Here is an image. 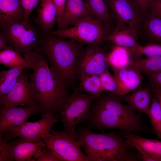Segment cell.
I'll return each mask as SVG.
<instances>
[{"mask_svg":"<svg viewBox=\"0 0 161 161\" xmlns=\"http://www.w3.org/2000/svg\"><path fill=\"white\" fill-rule=\"evenodd\" d=\"M101 86L103 91H107L117 94V84L114 76L110 73L109 69L99 75Z\"/></svg>","mask_w":161,"mask_h":161,"instance_id":"4dcf8cb0","label":"cell"},{"mask_svg":"<svg viewBox=\"0 0 161 161\" xmlns=\"http://www.w3.org/2000/svg\"><path fill=\"white\" fill-rule=\"evenodd\" d=\"M148 12L161 18V0H152L148 8Z\"/></svg>","mask_w":161,"mask_h":161,"instance_id":"8d00e7d4","label":"cell"},{"mask_svg":"<svg viewBox=\"0 0 161 161\" xmlns=\"http://www.w3.org/2000/svg\"><path fill=\"white\" fill-rule=\"evenodd\" d=\"M53 1L57 10V30L61 31L66 29L64 17L67 0H53Z\"/></svg>","mask_w":161,"mask_h":161,"instance_id":"1f68e13d","label":"cell"},{"mask_svg":"<svg viewBox=\"0 0 161 161\" xmlns=\"http://www.w3.org/2000/svg\"><path fill=\"white\" fill-rule=\"evenodd\" d=\"M42 118L34 122L25 121L18 126L9 130L12 138L21 137L33 140H39L43 137L50 134L54 124L58 121L54 114L42 113Z\"/></svg>","mask_w":161,"mask_h":161,"instance_id":"8fae6325","label":"cell"},{"mask_svg":"<svg viewBox=\"0 0 161 161\" xmlns=\"http://www.w3.org/2000/svg\"><path fill=\"white\" fill-rule=\"evenodd\" d=\"M132 91L129 94L120 95L121 101L127 102L136 110L148 116L152 96L150 86L147 85L144 87L139 86Z\"/></svg>","mask_w":161,"mask_h":161,"instance_id":"ac0fdd59","label":"cell"},{"mask_svg":"<svg viewBox=\"0 0 161 161\" xmlns=\"http://www.w3.org/2000/svg\"><path fill=\"white\" fill-rule=\"evenodd\" d=\"M110 31L104 23L91 16L80 20L71 27L61 31L52 30L48 33L74 39L83 45L97 44L101 46Z\"/></svg>","mask_w":161,"mask_h":161,"instance_id":"52a82bcc","label":"cell"},{"mask_svg":"<svg viewBox=\"0 0 161 161\" xmlns=\"http://www.w3.org/2000/svg\"><path fill=\"white\" fill-rule=\"evenodd\" d=\"M37 161H61L47 146H44L39 154Z\"/></svg>","mask_w":161,"mask_h":161,"instance_id":"836d02e7","label":"cell"},{"mask_svg":"<svg viewBox=\"0 0 161 161\" xmlns=\"http://www.w3.org/2000/svg\"><path fill=\"white\" fill-rule=\"evenodd\" d=\"M138 32L133 27L120 21L116 22L115 27L106 37L105 41H109L116 46L131 48L140 45L138 42Z\"/></svg>","mask_w":161,"mask_h":161,"instance_id":"2e32d148","label":"cell"},{"mask_svg":"<svg viewBox=\"0 0 161 161\" xmlns=\"http://www.w3.org/2000/svg\"><path fill=\"white\" fill-rule=\"evenodd\" d=\"M27 61V58L23 57L13 48L0 52V63L5 66L10 68L16 67L25 64Z\"/></svg>","mask_w":161,"mask_h":161,"instance_id":"83f0119b","label":"cell"},{"mask_svg":"<svg viewBox=\"0 0 161 161\" xmlns=\"http://www.w3.org/2000/svg\"><path fill=\"white\" fill-rule=\"evenodd\" d=\"M152 94L148 116L158 137L161 140V109L158 99Z\"/></svg>","mask_w":161,"mask_h":161,"instance_id":"f546056e","label":"cell"},{"mask_svg":"<svg viewBox=\"0 0 161 161\" xmlns=\"http://www.w3.org/2000/svg\"><path fill=\"white\" fill-rule=\"evenodd\" d=\"M89 120L91 126L102 131L117 129L124 134L138 135L150 131L133 107L122 104L120 95L107 91L92 102Z\"/></svg>","mask_w":161,"mask_h":161,"instance_id":"6da1fadb","label":"cell"},{"mask_svg":"<svg viewBox=\"0 0 161 161\" xmlns=\"http://www.w3.org/2000/svg\"><path fill=\"white\" fill-rule=\"evenodd\" d=\"M42 0H20L24 10V16L22 22L26 23L28 21L30 16L36 6L41 3Z\"/></svg>","mask_w":161,"mask_h":161,"instance_id":"d6a6232c","label":"cell"},{"mask_svg":"<svg viewBox=\"0 0 161 161\" xmlns=\"http://www.w3.org/2000/svg\"><path fill=\"white\" fill-rule=\"evenodd\" d=\"M2 31L0 32V52L3 50L13 48L10 45H7Z\"/></svg>","mask_w":161,"mask_h":161,"instance_id":"f35d334b","label":"cell"},{"mask_svg":"<svg viewBox=\"0 0 161 161\" xmlns=\"http://www.w3.org/2000/svg\"><path fill=\"white\" fill-rule=\"evenodd\" d=\"M79 78L80 82L78 88L80 92L83 91L98 97L103 91L99 75H88L82 76Z\"/></svg>","mask_w":161,"mask_h":161,"instance_id":"4316f807","label":"cell"},{"mask_svg":"<svg viewBox=\"0 0 161 161\" xmlns=\"http://www.w3.org/2000/svg\"><path fill=\"white\" fill-rule=\"evenodd\" d=\"M83 44L72 39L43 33L40 46L49 67L67 86L75 83V70L78 56Z\"/></svg>","mask_w":161,"mask_h":161,"instance_id":"277c9868","label":"cell"},{"mask_svg":"<svg viewBox=\"0 0 161 161\" xmlns=\"http://www.w3.org/2000/svg\"><path fill=\"white\" fill-rule=\"evenodd\" d=\"M51 133L41 139L61 161H90L80 150L75 137L63 131L52 130Z\"/></svg>","mask_w":161,"mask_h":161,"instance_id":"ba28073f","label":"cell"},{"mask_svg":"<svg viewBox=\"0 0 161 161\" xmlns=\"http://www.w3.org/2000/svg\"><path fill=\"white\" fill-rule=\"evenodd\" d=\"M117 84V95H126L139 87L143 77L137 69L130 66L112 69Z\"/></svg>","mask_w":161,"mask_h":161,"instance_id":"9a60e30c","label":"cell"},{"mask_svg":"<svg viewBox=\"0 0 161 161\" xmlns=\"http://www.w3.org/2000/svg\"><path fill=\"white\" fill-rule=\"evenodd\" d=\"M91 16H93L84 0H67L64 17L66 29Z\"/></svg>","mask_w":161,"mask_h":161,"instance_id":"44dd1931","label":"cell"},{"mask_svg":"<svg viewBox=\"0 0 161 161\" xmlns=\"http://www.w3.org/2000/svg\"><path fill=\"white\" fill-rule=\"evenodd\" d=\"M148 77L150 86L157 88L161 90V71L145 74Z\"/></svg>","mask_w":161,"mask_h":161,"instance_id":"d590c367","label":"cell"},{"mask_svg":"<svg viewBox=\"0 0 161 161\" xmlns=\"http://www.w3.org/2000/svg\"><path fill=\"white\" fill-rule=\"evenodd\" d=\"M13 160L9 153L6 142L3 139L1 133L0 134V161H10Z\"/></svg>","mask_w":161,"mask_h":161,"instance_id":"e575fe53","label":"cell"},{"mask_svg":"<svg viewBox=\"0 0 161 161\" xmlns=\"http://www.w3.org/2000/svg\"><path fill=\"white\" fill-rule=\"evenodd\" d=\"M25 57L27 61L20 66L10 68L0 72V101L9 92L25 68L31 69L32 54L30 52Z\"/></svg>","mask_w":161,"mask_h":161,"instance_id":"d6986e66","label":"cell"},{"mask_svg":"<svg viewBox=\"0 0 161 161\" xmlns=\"http://www.w3.org/2000/svg\"><path fill=\"white\" fill-rule=\"evenodd\" d=\"M80 92L78 88L75 89L65 98L59 110L64 127L62 131L76 139L77 126L89 120L92 104L98 97Z\"/></svg>","mask_w":161,"mask_h":161,"instance_id":"5b68a950","label":"cell"},{"mask_svg":"<svg viewBox=\"0 0 161 161\" xmlns=\"http://www.w3.org/2000/svg\"><path fill=\"white\" fill-rule=\"evenodd\" d=\"M41 112L37 109L28 106L1 107L0 115V132L9 131L25 121L32 115Z\"/></svg>","mask_w":161,"mask_h":161,"instance_id":"5bb4252c","label":"cell"},{"mask_svg":"<svg viewBox=\"0 0 161 161\" xmlns=\"http://www.w3.org/2000/svg\"><path fill=\"white\" fill-rule=\"evenodd\" d=\"M37 14L35 22L43 33H48L56 22L57 10L53 0H42Z\"/></svg>","mask_w":161,"mask_h":161,"instance_id":"ffe728a7","label":"cell"},{"mask_svg":"<svg viewBox=\"0 0 161 161\" xmlns=\"http://www.w3.org/2000/svg\"><path fill=\"white\" fill-rule=\"evenodd\" d=\"M131 66L144 74L161 71V56L135 58Z\"/></svg>","mask_w":161,"mask_h":161,"instance_id":"484cf974","label":"cell"},{"mask_svg":"<svg viewBox=\"0 0 161 161\" xmlns=\"http://www.w3.org/2000/svg\"><path fill=\"white\" fill-rule=\"evenodd\" d=\"M142 23L149 40L161 44V18L148 13L143 16Z\"/></svg>","mask_w":161,"mask_h":161,"instance_id":"cb8c5ba5","label":"cell"},{"mask_svg":"<svg viewBox=\"0 0 161 161\" xmlns=\"http://www.w3.org/2000/svg\"><path fill=\"white\" fill-rule=\"evenodd\" d=\"M6 43L25 58L40 47L43 33L29 21H12L0 24Z\"/></svg>","mask_w":161,"mask_h":161,"instance_id":"8992f818","label":"cell"},{"mask_svg":"<svg viewBox=\"0 0 161 161\" xmlns=\"http://www.w3.org/2000/svg\"><path fill=\"white\" fill-rule=\"evenodd\" d=\"M24 10L20 0H0V24L23 21Z\"/></svg>","mask_w":161,"mask_h":161,"instance_id":"7402d4cb","label":"cell"},{"mask_svg":"<svg viewBox=\"0 0 161 161\" xmlns=\"http://www.w3.org/2000/svg\"><path fill=\"white\" fill-rule=\"evenodd\" d=\"M77 140L90 161H137L139 151L123 139V132L105 133L92 132L90 128L76 129Z\"/></svg>","mask_w":161,"mask_h":161,"instance_id":"3957f363","label":"cell"},{"mask_svg":"<svg viewBox=\"0 0 161 161\" xmlns=\"http://www.w3.org/2000/svg\"><path fill=\"white\" fill-rule=\"evenodd\" d=\"M25 68L18 78L17 81L9 92L0 101L2 107L28 106L41 109L35 100L31 89L29 73Z\"/></svg>","mask_w":161,"mask_h":161,"instance_id":"30bf717a","label":"cell"},{"mask_svg":"<svg viewBox=\"0 0 161 161\" xmlns=\"http://www.w3.org/2000/svg\"><path fill=\"white\" fill-rule=\"evenodd\" d=\"M6 143L11 157L17 161H36L45 146L41 140H34L19 136L13 141Z\"/></svg>","mask_w":161,"mask_h":161,"instance_id":"4fadbf2b","label":"cell"},{"mask_svg":"<svg viewBox=\"0 0 161 161\" xmlns=\"http://www.w3.org/2000/svg\"><path fill=\"white\" fill-rule=\"evenodd\" d=\"M109 52L97 44H91L82 48L77 59L75 70L77 75H99L109 66Z\"/></svg>","mask_w":161,"mask_h":161,"instance_id":"9c48e42d","label":"cell"},{"mask_svg":"<svg viewBox=\"0 0 161 161\" xmlns=\"http://www.w3.org/2000/svg\"><path fill=\"white\" fill-rule=\"evenodd\" d=\"M143 16L148 12V8L152 0H133Z\"/></svg>","mask_w":161,"mask_h":161,"instance_id":"74e56055","label":"cell"},{"mask_svg":"<svg viewBox=\"0 0 161 161\" xmlns=\"http://www.w3.org/2000/svg\"><path fill=\"white\" fill-rule=\"evenodd\" d=\"M113 20L133 27L138 32L142 23L143 15L133 0H106Z\"/></svg>","mask_w":161,"mask_h":161,"instance_id":"7c38bea8","label":"cell"},{"mask_svg":"<svg viewBox=\"0 0 161 161\" xmlns=\"http://www.w3.org/2000/svg\"><path fill=\"white\" fill-rule=\"evenodd\" d=\"M126 143L137 150L153 158L154 161H161V141L143 138L132 133L124 134Z\"/></svg>","mask_w":161,"mask_h":161,"instance_id":"e0dca14e","label":"cell"},{"mask_svg":"<svg viewBox=\"0 0 161 161\" xmlns=\"http://www.w3.org/2000/svg\"><path fill=\"white\" fill-rule=\"evenodd\" d=\"M93 16L103 22L111 31L114 20L109 9L106 0H84Z\"/></svg>","mask_w":161,"mask_h":161,"instance_id":"603a6c76","label":"cell"},{"mask_svg":"<svg viewBox=\"0 0 161 161\" xmlns=\"http://www.w3.org/2000/svg\"><path fill=\"white\" fill-rule=\"evenodd\" d=\"M152 93L157 97L159 101L161 109V90L160 89L150 86Z\"/></svg>","mask_w":161,"mask_h":161,"instance_id":"ab89813d","label":"cell"},{"mask_svg":"<svg viewBox=\"0 0 161 161\" xmlns=\"http://www.w3.org/2000/svg\"><path fill=\"white\" fill-rule=\"evenodd\" d=\"M109 53V66L112 68H120L130 66L133 58L125 48L116 46Z\"/></svg>","mask_w":161,"mask_h":161,"instance_id":"d4e9b609","label":"cell"},{"mask_svg":"<svg viewBox=\"0 0 161 161\" xmlns=\"http://www.w3.org/2000/svg\"><path fill=\"white\" fill-rule=\"evenodd\" d=\"M31 69L29 73L31 89L42 113L54 114L59 111L69 94L67 86L53 72L40 47L33 50Z\"/></svg>","mask_w":161,"mask_h":161,"instance_id":"7a4b0ae2","label":"cell"},{"mask_svg":"<svg viewBox=\"0 0 161 161\" xmlns=\"http://www.w3.org/2000/svg\"><path fill=\"white\" fill-rule=\"evenodd\" d=\"M126 49L134 58H140L141 55L147 57L161 56V44L150 43L144 46L140 44L134 48Z\"/></svg>","mask_w":161,"mask_h":161,"instance_id":"f1b7e54d","label":"cell"}]
</instances>
